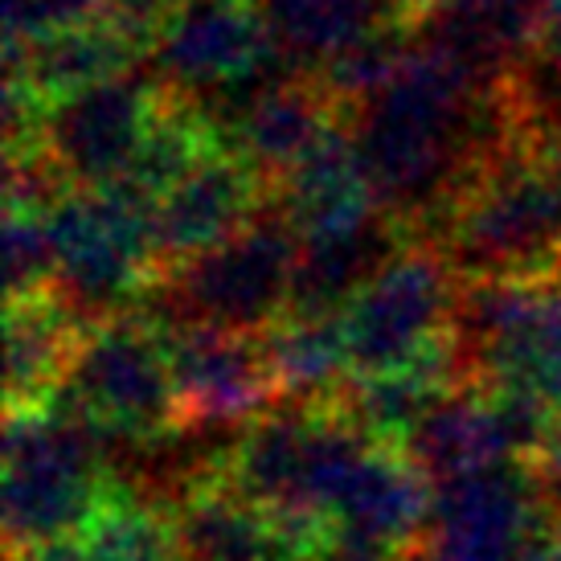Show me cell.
I'll use <instances>...</instances> for the list:
<instances>
[{"mask_svg": "<svg viewBox=\"0 0 561 561\" xmlns=\"http://www.w3.org/2000/svg\"><path fill=\"white\" fill-rule=\"evenodd\" d=\"M115 447L66 393L9 410L4 426V553L75 537L115 488Z\"/></svg>", "mask_w": 561, "mask_h": 561, "instance_id": "obj_1", "label": "cell"}, {"mask_svg": "<svg viewBox=\"0 0 561 561\" xmlns=\"http://www.w3.org/2000/svg\"><path fill=\"white\" fill-rule=\"evenodd\" d=\"M431 247L459 279L561 275V176L537 144H508L459 193Z\"/></svg>", "mask_w": 561, "mask_h": 561, "instance_id": "obj_2", "label": "cell"}, {"mask_svg": "<svg viewBox=\"0 0 561 561\" xmlns=\"http://www.w3.org/2000/svg\"><path fill=\"white\" fill-rule=\"evenodd\" d=\"M152 209L127 185L70 188L62 202L46 209L54 238V291L82 324H103L140 304L160 283Z\"/></svg>", "mask_w": 561, "mask_h": 561, "instance_id": "obj_3", "label": "cell"}, {"mask_svg": "<svg viewBox=\"0 0 561 561\" xmlns=\"http://www.w3.org/2000/svg\"><path fill=\"white\" fill-rule=\"evenodd\" d=\"M299 234L271 205L263 218L202 259L176 266L144 299L157 324H205L230 332H266L291 312Z\"/></svg>", "mask_w": 561, "mask_h": 561, "instance_id": "obj_4", "label": "cell"}, {"mask_svg": "<svg viewBox=\"0 0 561 561\" xmlns=\"http://www.w3.org/2000/svg\"><path fill=\"white\" fill-rule=\"evenodd\" d=\"M463 381L561 410V279H463L455 304Z\"/></svg>", "mask_w": 561, "mask_h": 561, "instance_id": "obj_5", "label": "cell"}, {"mask_svg": "<svg viewBox=\"0 0 561 561\" xmlns=\"http://www.w3.org/2000/svg\"><path fill=\"white\" fill-rule=\"evenodd\" d=\"M58 393L79 405L115 451H140L181 431L164 324L144 308L87 328Z\"/></svg>", "mask_w": 561, "mask_h": 561, "instance_id": "obj_6", "label": "cell"}, {"mask_svg": "<svg viewBox=\"0 0 561 561\" xmlns=\"http://www.w3.org/2000/svg\"><path fill=\"white\" fill-rule=\"evenodd\" d=\"M459 275L431 242H410L344 308L353 374H386L451 336Z\"/></svg>", "mask_w": 561, "mask_h": 561, "instance_id": "obj_7", "label": "cell"}, {"mask_svg": "<svg viewBox=\"0 0 561 561\" xmlns=\"http://www.w3.org/2000/svg\"><path fill=\"white\" fill-rule=\"evenodd\" d=\"M148 62L172 94L202 111H218L266 82L296 75L271 42L254 0L185 4Z\"/></svg>", "mask_w": 561, "mask_h": 561, "instance_id": "obj_8", "label": "cell"}, {"mask_svg": "<svg viewBox=\"0 0 561 561\" xmlns=\"http://www.w3.org/2000/svg\"><path fill=\"white\" fill-rule=\"evenodd\" d=\"M169 87L136 66L119 79L99 82L66 103H54L42 152L62 172L70 188L119 185L140 157L160 111L169 107Z\"/></svg>", "mask_w": 561, "mask_h": 561, "instance_id": "obj_9", "label": "cell"}, {"mask_svg": "<svg viewBox=\"0 0 561 561\" xmlns=\"http://www.w3.org/2000/svg\"><path fill=\"white\" fill-rule=\"evenodd\" d=\"M176 422L188 435L250 426L279 405V386L266 360L263 332L176 324L164 328Z\"/></svg>", "mask_w": 561, "mask_h": 561, "instance_id": "obj_10", "label": "cell"}, {"mask_svg": "<svg viewBox=\"0 0 561 561\" xmlns=\"http://www.w3.org/2000/svg\"><path fill=\"white\" fill-rule=\"evenodd\" d=\"M549 513L529 463H500L438 483L426 546L435 561H516V549Z\"/></svg>", "mask_w": 561, "mask_h": 561, "instance_id": "obj_11", "label": "cell"}, {"mask_svg": "<svg viewBox=\"0 0 561 561\" xmlns=\"http://www.w3.org/2000/svg\"><path fill=\"white\" fill-rule=\"evenodd\" d=\"M275 205V188L230 148L197 164L181 185H172L152 209L160 279L176 266L202 259L205 250L230 242Z\"/></svg>", "mask_w": 561, "mask_h": 561, "instance_id": "obj_12", "label": "cell"}, {"mask_svg": "<svg viewBox=\"0 0 561 561\" xmlns=\"http://www.w3.org/2000/svg\"><path fill=\"white\" fill-rule=\"evenodd\" d=\"M209 124L218 127L221 144L234 157L263 172L275 188L328 131L344 124V111L328 99L312 75H287L230 107L214 111Z\"/></svg>", "mask_w": 561, "mask_h": 561, "instance_id": "obj_13", "label": "cell"}, {"mask_svg": "<svg viewBox=\"0 0 561 561\" xmlns=\"http://www.w3.org/2000/svg\"><path fill=\"white\" fill-rule=\"evenodd\" d=\"M402 455L435 488L500 463H529L504 398L471 381L447 393L414 426V435L402 443Z\"/></svg>", "mask_w": 561, "mask_h": 561, "instance_id": "obj_14", "label": "cell"}, {"mask_svg": "<svg viewBox=\"0 0 561 561\" xmlns=\"http://www.w3.org/2000/svg\"><path fill=\"white\" fill-rule=\"evenodd\" d=\"M164 516L185 561H287L308 553L275 516L238 496L218 471L172 496Z\"/></svg>", "mask_w": 561, "mask_h": 561, "instance_id": "obj_15", "label": "cell"}, {"mask_svg": "<svg viewBox=\"0 0 561 561\" xmlns=\"http://www.w3.org/2000/svg\"><path fill=\"white\" fill-rule=\"evenodd\" d=\"M275 209L291 221L299 242L360 230L369 221L386 218L369 185V172L357 157V144L348 136V124L328 131L275 185Z\"/></svg>", "mask_w": 561, "mask_h": 561, "instance_id": "obj_16", "label": "cell"}, {"mask_svg": "<svg viewBox=\"0 0 561 561\" xmlns=\"http://www.w3.org/2000/svg\"><path fill=\"white\" fill-rule=\"evenodd\" d=\"M459 386H463V369H459L455 336H447L426 357L410 360L402 369L353 374L348 386L332 398V405L357 426L360 435L374 438L377 447L402 451V443L414 435V426Z\"/></svg>", "mask_w": 561, "mask_h": 561, "instance_id": "obj_17", "label": "cell"}, {"mask_svg": "<svg viewBox=\"0 0 561 561\" xmlns=\"http://www.w3.org/2000/svg\"><path fill=\"white\" fill-rule=\"evenodd\" d=\"M79 316L49 287L37 296L9 299L4 312V398L9 410L46 405L66 386L75 353L82 344Z\"/></svg>", "mask_w": 561, "mask_h": 561, "instance_id": "obj_18", "label": "cell"}, {"mask_svg": "<svg viewBox=\"0 0 561 561\" xmlns=\"http://www.w3.org/2000/svg\"><path fill=\"white\" fill-rule=\"evenodd\" d=\"M431 516H435V483L402 451L374 447L341 488L328 525H348L390 546L414 549L426 541Z\"/></svg>", "mask_w": 561, "mask_h": 561, "instance_id": "obj_19", "label": "cell"}, {"mask_svg": "<svg viewBox=\"0 0 561 561\" xmlns=\"http://www.w3.org/2000/svg\"><path fill=\"white\" fill-rule=\"evenodd\" d=\"M271 42L296 75H316L328 58L357 46L360 37L390 25H410L414 16L402 0H254Z\"/></svg>", "mask_w": 561, "mask_h": 561, "instance_id": "obj_20", "label": "cell"}, {"mask_svg": "<svg viewBox=\"0 0 561 561\" xmlns=\"http://www.w3.org/2000/svg\"><path fill=\"white\" fill-rule=\"evenodd\" d=\"M410 242L414 238L405 234L390 214L360 230L299 242L291 312H344L348 299Z\"/></svg>", "mask_w": 561, "mask_h": 561, "instance_id": "obj_21", "label": "cell"}, {"mask_svg": "<svg viewBox=\"0 0 561 561\" xmlns=\"http://www.w3.org/2000/svg\"><path fill=\"white\" fill-rule=\"evenodd\" d=\"M279 402L328 405L353 377L341 312H287L263 332Z\"/></svg>", "mask_w": 561, "mask_h": 561, "instance_id": "obj_22", "label": "cell"}, {"mask_svg": "<svg viewBox=\"0 0 561 561\" xmlns=\"http://www.w3.org/2000/svg\"><path fill=\"white\" fill-rule=\"evenodd\" d=\"M4 46H9V70L25 75L49 107L140 66V58L99 21L42 37L33 46H16V42H4Z\"/></svg>", "mask_w": 561, "mask_h": 561, "instance_id": "obj_23", "label": "cell"}, {"mask_svg": "<svg viewBox=\"0 0 561 561\" xmlns=\"http://www.w3.org/2000/svg\"><path fill=\"white\" fill-rule=\"evenodd\" d=\"M82 546L91 561H185L164 508L124 480H115L103 508L82 529Z\"/></svg>", "mask_w": 561, "mask_h": 561, "instance_id": "obj_24", "label": "cell"}, {"mask_svg": "<svg viewBox=\"0 0 561 561\" xmlns=\"http://www.w3.org/2000/svg\"><path fill=\"white\" fill-rule=\"evenodd\" d=\"M410 54H414V30L410 25H390V30H377L369 37H360L357 46L341 49L336 58H328L312 79L324 87L328 99L348 119L353 111H360L374 94H381L402 75Z\"/></svg>", "mask_w": 561, "mask_h": 561, "instance_id": "obj_25", "label": "cell"}, {"mask_svg": "<svg viewBox=\"0 0 561 561\" xmlns=\"http://www.w3.org/2000/svg\"><path fill=\"white\" fill-rule=\"evenodd\" d=\"M54 275H58V259H54L46 214L4 205V291L9 299L49 291Z\"/></svg>", "mask_w": 561, "mask_h": 561, "instance_id": "obj_26", "label": "cell"}, {"mask_svg": "<svg viewBox=\"0 0 561 561\" xmlns=\"http://www.w3.org/2000/svg\"><path fill=\"white\" fill-rule=\"evenodd\" d=\"M103 0H4V42L33 46L62 30L99 21Z\"/></svg>", "mask_w": 561, "mask_h": 561, "instance_id": "obj_27", "label": "cell"}, {"mask_svg": "<svg viewBox=\"0 0 561 561\" xmlns=\"http://www.w3.org/2000/svg\"><path fill=\"white\" fill-rule=\"evenodd\" d=\"M181 13L176 0H103L99 25H107L136 58H152Z\"/></svg>", "mask_w": 561, "mask_h": 561, "instance_id": "obj_28", "label": "cell"}, {"mask_svg": "<svg viewBox=\"0 0 561 561\" xmlns=\"http://www.w3.org/2000/svg\"><path fill=\"white\" fill-rule=\"evenodd\" d=\"M312 558L316 561H405L410 549L390 546V541L369 537V533L360 529H348V525H324Z\"/></svg>", "mask_w": 561, "mask_h": 561, "instance_id": "obj_29", "label": "cell"}, {"mask_svg": "<svg viewBox=\"0 0 561 561\" xmlns=\"http://www.w3.org/2000/svg\"><path fill=\"white\" fill-rule=\"evenodd\" d=\"M537 483H541V496L553 513L561 516V410L553 414V426H549L546 435V447L537 451V459L529 463Z\"/></svg>", "mask_w": 561, "mask_h": 561, "instance_id": "obj_30", "label": "cell"}, {"mask_svg": "<svg viewBox=\"0 0 561 561\" xmlns=\"http://www.w3.org/2000/svg\"><path fill=\"white\" fill-rule=\"evenodd\" d=\"M516 561H561V516L549 513L541 516L533 533L525 537V546L516 549Z\"/></svg>", "mask_w": 561, "mask_h": 561, "instance_id": "obj_31", "label": "cell"}, {"mask_svg": "<svg viewBox=\"0 0 561 561\" xmlns=\"http://www.w3.org/2000/svg\"><path fill=\"white\" fill-rule=\"evenodd\" d=\"M4 561H91L82 537H62V541H46V546L21 549V553H4Z\"/></svg>", "mask_w": 561, "mask_h": 561, "instance_id": "obj_32", "label": "cell"}, {"mask_svg": "<svg viewBox=\"0 0 561 561\" xmlns=\"http://www.w3.org/2000/svg\"><path fill=\"white\" fill-rule=\"evenodd\" d=\"M541 58L561 66V0H546V21H541Z\"/></svg>", "mask_w": 561, "mask_h": 561, "instance_id": "obj_33", "label": "cell"}, {"mask_svg": "<svg viewBox=\"0 0 561 561\" xmlns=\"http://www.w3.org/2000/svg\"><path fill=\"white\" fill-rule=\"evenodd\" d=\"M541 152H546V160H549V164H553V172H558V176H561V127H558V131H553V140H549L546 148H541Z\"/></svg>", "mask_w": 561, "mask_h": 561, "instance_id": "obj_34", "label": "cell"}, {"mask_svg": "<svg viewBox=\"0 0 561 561\" xmlns=\"http://www.w3.org/2000/svg\"><path fill=\"white\" fill-rule=\"evenodd\" d=\"M405 561H435V558H431V546H426V541H419V546L410 549V558H405Z\"/></svg>", "mask_w": 561, "mask_h": 561, "instance_id": "obj_35", "label": "cell"}, {"mask_svg": "<svg viewBox=\"0 0 561 561\" xmlns=\"http://www.w3.org/2000/svg\"><path fill=\"white\" fill-rule=\"evenodd\" d=\"M176 4L185 9V4H226V0H176Z\"/></svg>", "mask_w": 561, "mask_h": 561, "instance_id": "obj_36", "label": "cell"}, {"mask_svg": "<svg viewBox=\"0 0 561 561\" xmlns=\"http://www.w3.org/2000/svg\"><path fill=\"white\" fill-rule=\"evenodd\" d=\"M287 561H316L312 553H296V558H287Z\"/></svg>", "mask_w": 561, "mask_h": 561, "instance_id": "obj_37", "label": "cell"}]
</instances>
